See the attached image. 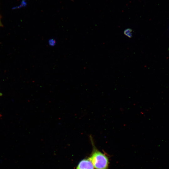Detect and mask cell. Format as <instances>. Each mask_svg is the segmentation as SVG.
Segmentation results:
<instances>
[{
  "label": "cell",
  "mask_w": 169,
  "mask_h": 169,
  "mask_svg": "<svg viewBox=\"0 0 169 169\" xmlns=\"http://www.w3.org/2000/svg\"><path fill=\"white\" fill-rule=\"evenodd\" d=\"M92 151L89 158L95 169H109V159L107 155L100 151L95 146L92 136H90Z\"/></svg>",
  "instance_id": "6da1fadb"
},
{
  "label": "cell",
  "mask_w": 169,
  "mask_h": 169,
  "mask_svg": "<svg viewBox=\"0 0 169 169\" xmlns=\"http://www.w3.org/2000/svg\"><path fill=\"white\" fill-rule=\"evenodd\" d=\"M94 166L89 157L80 161L76 169H94Z\"/></svg>",
  "instance_id": "7a4b0ae2"
},
{
  "label": "cell",
  "mask_w": 169,
  "mask_h": 169,
  "mask_svg": "<svg viewBox=\"0 0 169 169\" xmlns=\"http://www.w3.org/2000/svg\"><path fill=\"white\" fill-rule=\"evenodd\" d=\"M132 30L131 29L127 28L125 29L124 32V34L129 38H131L132 37Z\"/></svg>",
  "instance_id": "3957f363"
},
{
  "label": "cell",
  "mask_w": 169,
  "mask_h": 169,
  "mask_svg": "<svg viewBox=\"0 0 169 169\" xmlns=\"http://www.w3.org/2000/svg\"><path fill=\"white\" fill-rule=\"evenodd\" d=\"M49 44L50 46H53L55 44V41L53 39H50L49 41Z\"/></svg>",
  "instance_id": "277c9868"
},
{
  "label": "cell",
  "mask_w": 169,
  "mask_h": 169,
  "mask_svg": "<svg viewBox=\"0 0 169 169\" xmlns=\"http://www.w3.org/2000/svg\"><path fill=\"white\" fill-rule=\"evenodd\" d=\"M1 26H2V23H1V18H0V27Z\"/></svg>",
  "instance_id": "5b68a950"
}]
</instances>
